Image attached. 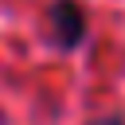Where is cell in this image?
I'll list each match as a JSON object with an SVG mask.
<instances>
[{
    "label": "cell",
    "instance_id": "cell-1",
    "mask_svg": "<svg viewBox=\"0 0 125 125\" xmlns=\"http://www.w3.org/2000/svg\"><path fill=\"white\" fill-rule=\"evenodd\" d=\"M47 27H51V43L59 51H74V47L86 43L90 20H86V12H82L78 0H55L51 12H47Z\"/></svg>",
    "mask_w": 125,
    "mask_h": 125
},
{
    "label": "cell",
    "instance_id": "cell-2",
    "mask_svg": "<svg viewBox=\"0 0 125 125\" xmlns=\"http://www.w3.org/2000/svg\"><path fill=\"white\" fill-rule=\"evenodd\" d=\"M94 125H125V117H113V121H105V117H98Z\"/></svg>",
    "mask_w": 125,
    "mask_h": 125
}]
</instances>
